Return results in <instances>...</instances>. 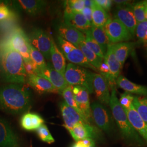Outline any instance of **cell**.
I'll return each instance as SVG.
<instances>
[{
	"mask_svg": "<svg viewBox=\"0 0 147 147\" xmlns=\"http://www.w3.org/2000/svg\"><path fill=\"white\" fill-rule=\"evenodd\" d=\"M31 95L23 84H9L0 87V110L16 115L25 113L31 105Z\"/></svg>",
	"mask_w": 147,
	"mask_h": 147,
	"instance_id": "obj_1",
	"label": "cell"
},
{
	"mask_svg": "<svg viewBox=\"0 0 147 147\" xmlns=\"http://www.w3.org/2000/svg\"><path fill=\"white\" fill-rule=\"evenodd\" d=\"M0 76L8 84H24L27 78L24 61L20 54L11 49H1Z\"/></svg>",
	"mask_w": 147,
	"mask_h": 147,
	"instance_id": "obj_2",
	"label": "cell"
},
{
	"mask_svg": "<svg viewBox=\"0 0 147 147\" xmlns=\"http://www.w3.org/2000/svg\"><path fill=\"white\" fill-rule=\"evenodd\" d=\"M109 105L113 117L116 121L123 137L131 143L142 146L144 142L138 132L132 127L128 119L126 112L121 106L116 95V88L112 89Z\"/></svg>",
	"mask_w": 147,
	"mask_h": 147,
	"instance_id": "obj_3",
	"label": "cell"
},
{
	"mask_svg": "<svg viewBox=\"0 0 147 147\" xmlns=\"http://www.w3.org/2000/svg\"><path fill=\"white\" fill-rule=\"evenodd\" d=\"M93 73L83 67L69 63L64 76L69 85L82 86L87 89L89 93H92Z\"/></svg>",
	"mask_w": 147,
	"mask_h": 147,
	"instance_id": "obj_4",
	"label": "cell"
},
{
	"mask_svg": "<svg viewBox=\"0 0 147 147\" xmlns=\"http://www.w3.org/2000/svg\"><path fill=\"white\" fill-rule=\"evenodd\" d=\"M30 43L28 38L21 28H16L11 33L1 45V49H11L20 54L24 61H31Z\"/></svg>",
	"mask_w": 147,
	"mask_h": 147,
	"instance_id": "obj_5",
	"label": "cell"
},
{
	"mask_svg": "<svg viewBox=\"0 0 147 147\" xmlns=\"http://www.w3.org/2000/svg\"><path fill=\"white\" fill-rule=\"evenodd\" d=\"M58 40L61 51L65 58L71 63L81 67L91 69L94 71L97 70L88 62L82 51L71 43L58 37Z\"/></svg>",
	"mask_w": 147,
	"mask_h": 147,
	"instance_id": "obj_6",
	"label": "cell"
},
{
	"mask_svg": "<svg viewBox=\"0 0 147 147\" xmlns=\"http://www.w3.org/2000/svg\"><path fill=\"white\" fill-rule=\"evenodd\" d=\"M104 29L110 44L128 41L132 37L125 26L115 18H109L104 26Z\"/></svg>",
	"mask_w": 147,
	"mask_h": 147,
	"instance_id": "obj_7",
	"label": "cell"
},
{
	"mask_svg": "<svg viewBox=\"0 0 147 147\" xmlns=\"http://www.w3.org/2000/svg\"><path fill=\"white\" fill-rule=\"evenodd\" d=\"M28 39L32 46L41 53L44 58L47 59L50 58L53 40L46 32L42 29L36 28L31 33Z\"/></svg>",
	"mask_w": 147,
	"mask_h": 147,
	"instance_id": "obj_8",
	"label": "cell"
},
{
	"mask_svg": "<svg viewBox=\"0 0 147 147\" xmlns=\"http://www.w3.org/2000/svg\"><path fill=\"white\" fill-rule=\"evenodd\" d=\"M90 109L95 124L104 131H110L112 128V119L109 110L99 102H93Z\"/></svg>",
	"mask_w": 147,
	"mask_h": 147,
	"instance_id": "obj_9",
	"label": "cell"
},
{
	"mask_svg": "<svg viewBox=\"0 0 147 147\" xmlns=\"http://www.w3.org/2000/svg\"><path fill=\"white\" fill-rule=\"evenodd\" d=\"M60 109L64 123L63 126L68 131L80 123H88L80 111L69 106L64 101L61 104Z\"/></svg>",
	"mask_w": 147,
	"mask_h": 147,
	"instance_id": "obj_10",
	"label": "cell"
},
{
	"mask_svg": "<svg viewBox=\"0 0 147 147\" xmlns=\"http://www.w3.org/2000/svg\"><path fill=\"white\" fill-rule=\"evenodd\" d=\"M114 18L118 20L125 26L132 36L135 34L137 22L131 5H118L115 11Z\"/></svg>",
	"mask_w": 147,
	"mask_h": 147,
	"instance_id": "obj_11",
	"label": "cell"
},
{
	"mask_svg": "<svg viewBox=\"0 0 147 147\" xmlns=\"http://www.w3.org/2000/svg\"><path fill=\"white\" fill-rule=\"evenodd\" d=\"M37 75L47 79L61 94L64 89L69 86L64 75L53 68L51 63L47 64V66L42 70H39Z\"/></svg>",
	"mask_w": 147,
	"mask_h": 147,
	"instance_id": "obj_12",
	"label": "cell"
},
{
	"mask_svg": "<svg viewBox=\"0 0 147 147\" xmlns=\"http://www.w3.org/2000/svg\"><path fill=\"white\" fill-rule=\"evenodd\" d=\"M74 95L80 111L88 123H90L92 113L89 102V92L84 87L80 86L73 87Z\"/></svg>",
	"mask_w": 147,
	"mask_h": 147,
	"instance_id": "obj_13",
	"label": "cell"
},
{
	"mask_svg": "<svg viewBox=\"0 0 147 147\" xmlns=\"http://www.w3.org/2000/svg\"><path fill=\"white\" fill-rule=\"evenodd\" d=\"M104 60L110 69V75L107 79L109 86L112 89L116 88V81L119 76L122 68L115 56L112 44H110L108 46Z\"/></svg>",
	"mask_w": 147,
	"mask_h": 147,
	"instance_id": "obj_14",
	"label": "cell"
},
{
	"mask_svg": "<svg viewBox=\"0 0 147 147\" xmlns=\"http://www.w3.org/2000/svg\"><path fill=\"white\" fill-rule=\"evenodd\" d=\"M107 80L101 74L93 73V88L96 98L101 104L109 105L111 95Z\"/></svg>",
	"mask_w": 147,
	"mask_h": 147,
	"instance_id": "obj_15",
	"label": "cell"
},
{
	"mask_svg": "<svg viewBox=\"0 0 147 147\" xmlns=\"http://www.w3.org/2000/svg\"><path fill=\"white\" fill-rule=\"evenodd\" d=\"M0 147H20L19 138L9 123L0 117Z\"/></svg>",
	"mask_w": 147,
	"mask_h": 147,
	"instance_id": "obj_16",
	"label": "cell"
},
{
	"mask_svg": "<svg viewBox=\"0 0 147 147\" xmlns=\"http://www.w3.org/2000/svg\"><path fill=\"white\" fill-rule=\"evenodd\" d=\"M64 24L78 30L83 33L89 30L92 24L86 19L82 13L64 11Z\"/></svg>",
	"mask_w": 147,
	"mask_h": 147,
	"instance_id": "obj_17",
	"label": "cell"
},
{
	"mask_svg": "<svg viewBox=\"0 0 147 147\" xmlns=\"http://www.w3.org/2000/svg\"><path fill=\"white\" fill-rule=\"evenodd\" d=\"M59 37L79 47L81 43L84 42L85 35L78 30L65 24L59 25L57 28Z\"/></svg>",
	"mask_w": 147,
	"mask_h": 147,
	"instance_id": "obj_18",
	"label": "cell"
},
{
	"mask_svg": "<svg viewBox=\"0 0 147 147\" xmlns=\"http://www.w3.org/2000/svg\"><path fill=\"white\" fill-rule=\"evenodd\" d=\"M132 127L140 136L147 142V123L141 118L133 105L128 110H124Z\"/></svg>",
	"mask_w": 147,
	"mask_h": 147,
	"instance_id": "obj_19",
	"label": "cell"
},
{
	"mask_svg": "<svg viewBox=\"0 0 147 147\" xmlns=\"http://www.w3.org/2000/svg\"><path fill=\"white\" fill-rule=\"evenodd\" d=\"M27 81L30 86L39 92L59 93L49 81L41 76L36 75H28Z\"/></svg>",
	"mask_w": 147,
	"mask_h": 147,
	"instance_id": "obj_20",
	"label": "cell"
},
{
	"mask_svg": "<svg viewBox=\"0 0 147 147\" xmlns=\"http://www.w3.org/2000/svg\"><path fill=\"white\" fill-rule=\"evenodd\" d=\"M69 132L76 142L88 138L93 139L96 135L94 127L85 122L78 124Z\"/></svg>",
	"mask_w": 147,
	"mask_h": 147,
	"instance_id": "obj_21",
	"label": "cell"
},
{
	"mask_svg": "<svg viewBox=\"0 0 147 147\" xmlns=\"http://www.w3.org/2000/svg\"><path fill=\"white\" fill-rule=\"evenodd\" d=\"M16 3L30 16H36L44 10L47 2L41 0H19Z\"/></svg>",
	"mask_w": 147,
	"mask_h": 147,
	"instance_id": "obj_22",
	"label": "cell"
},
{
	"mask_svg": "<svg viewBox=\"0 0 147 147\" xmlns=\"http://www.w3.org/2000/svg\"><path fill=\"white\" fill-rule=\"evenodd\" d=\"M50 59L53 68L64 75L67 67L65 58L53 40L50 51Z\"/></svg>",
	"mask_w": 147,
	"mask_h": 147,
	"instance_id": "obj_23",
	"label": "cell"
},
{
	"mask_svg": "<svg viewBox=\"0 0 147 147\" xmlns=\"http://www.w3.org/2000/svg\"><path fill=\"white\" fill-rule=\"evenodd\" d=\"M117 85L126 92L136 94L147 96V87L132 82L122 75H119L117 79Z\"/></svg>",
	"mask_w": 147,
	"mask_h": 147,
	"instance_id": "obj_24",
	"label": "cell"
},
{
	"mask_svg": "<svg viewBox=\"0 0 147 147\" xmlns=\"http://www.w3.org/2000/svg\"><path fill=\"white\" fill-rule=\"evenodd\" d=\"M44 120L42 117L36 113H25L21 117L20 125L21 127L27 131H33L37 130L44 124Z\"/></svg>",
	"mask_w": 147,
	"mask_h": 147,
	"instance_id": "obj_25",
	"label": "cell"
},
{
	"mask_svg": "<svg viewBox=\"0 0 147 147\" xmlns=\"http://www.w3.org/2000/svg\"><path fill=\"white\" fill-rule=\"evenodd\" d=\"M91 9L92 13V25L96 27H104L110 18L106 11L98 5L95 1L92 2Z\"/></svg>",
	"mask_w": 147,
	"mask_h": 147,
	"instance_id": "obj_26",
	"label": "cell"
},
{
	"mask_svg": "<svg viewBox=\"0 0 147 147\" xmlns=\"http://www.w3.org/2000/svg\"><path fill=\"white\" fill-rule=\"evenodd\" d=\"M92 36L99 45L102 52L105 55L108 46L110 44L109 38L106 35L104 27H96L92 25L90 29Z\"/></svg>",
	"mask_w": 147,
	"mask_h": 147,
	"instance_id": "obj_27",
	"label": "cell"
},
{
	"mask_svg": "<svg viewBox=\"0 0 147 147\" xmlns=\"http://www.w3.org/2000/svg\"><path fill=\"white\" fill-rule=\"evenodd\" d=\"M133 46V44L131 42H122L112 44L115 56L120 63L121 68H123Z\"/></svg>",
	"mask_w": 147,
	"mask_h": 147,
	"instance_id": "obj_28",
	"label": "cell"
},
{
	"mask_svg": "<svg viewBox=\"0 0 147 147\" xmlns=\"http://www.w3.org/2000/svg\"><path fill=\"white\" fill-rule=\"evenodd\" d=\"M78 48L82 51L88 62L98 70L101 64L103 62V59L98 56L95 53L86 47L84 42L80 44Z\"/></svg>",
	"mask_w": 147,
	"mask_h": 147,
	"instance_id": "obj_29",
	"label": "cell"
},
{
	"mask_svg": "<svg viewBox=\"0 0 147 147\" xmlns=\"http://www.w3.org/2000/svg\"><path fill=\"white\" fill-rule=\"evenodd\" d=\"M85 40L84 43L88 48L89 50L95 53L98 56L102 59H104L105 55L102 52L99 45L95 40L94 38L92 36L90 30L84 33Z\"/></svg>",
	"mask_w": 147,
	"mask_h": 147,
	"instance_id": "obj_30",
	"label": "cell"
},
{
	"mask_svg": "<svg viewBox=\"0 0 147 147\" xmlns=\"http://www.w3.org/2000/svg\"><path fill=\"white\" fill-rule=\"evenodd\" d=\"M132 105L142 119L147 123V97L134 96Z\"/></svg>",
	"mask_w": 147,
	"mask_h": 147,
	"instance_id": "obj_31",
	"label": "cell"
},
{
	"mask_svg": "<svg viewBox=\"0 0 147 147\" xmlns=\"http://www.w3.org/2000/svg\"><path fill=\"white\" fill-rule=\"evenodd\" d=\"M30 55L32 62L36 66L38 71L47 66L43 55L31 44L30 46Z\"/></svg>",
	"mask_w": 147,
	"mask_h": 147,
	"instance_id": "obj_32",
	"label": "cell"
},
{
	"mask_svg": "<svg viewBox=\"0 0 147 147\" xmlns=\"http://www.w3.org/2000/svg\"><path fill=\"white\" fill-rule=\"evenodd\" d=\"M73 89V86L69 85L66 88L63 90L61 94L62 95L63 98L64 99V102L67 105L80 111L75 99Z\"/></svg>",
	"mask_w": 147,
	"mask_h": 147,
	"instance_id": "obj_33",
	"label": "cell"
},
{
	"mask_svg": "<svg viewBox=\"0 0 147 147\" xmlns=\"http://www.w3.org/2000/svg\"><path fill=\"white\" fill-rule=\"evenodd\" d=\"M131 6L137 23L146 20V8L143 2L134 3Z\"/></svg>",
	"mask_w": 147,
	"mask_h": 147,
	"instance_id": "obj_34",
	"label": "cell"
},
{
	"mask_svg": "<svg viewBox=\"0 0 147 147\" xmlns=\"http://www.w3.org/2000/svg\"><path fill=\"white\" fill-rule=\"evenodd\" d=\"M84 7V0H70L65 2V11L81 13Z\"/></svg>",
	"mask_w": 147,
	"mask_h": 147,
	"instance_id": "obj_35",
	"label": "cell"
},
{
	"mask_svg": "<svg viewBox=\"0 0 147 147\" xmlns=\"http://www.w3.org/2000/svg\"><path fill=\"white\" fill-rule=\"evenodd\" d=\"M37 135L42 142L47 143L49 144L53 143L55 142V140L49 131L47 126L42 124L37 130Z\"/></svg>",
	"mask_w": 147,
	"mask_h": 147,
	"instance_id": "obj_36",
	"label": "cell"
},
{
	"mask_svg": "<svg viewBox=\"0 0 147 147\" xmlns=\"http://www.w3.org/2000/svg\"><path fill=\"white\" fill-rule=\"evenodd\" d=\"M135 34L138 39L144 44H147V20L137 23Z\"/></svg>",
	"mask_w": 147,
	"mask_h": 147,
	"instance_id": "obj_37",
	"label": "cell"
},
{
	"mask_svg": "<svg viewBox=\"0 0 147 147\" xmlns=\"http://www.w3.org/2000/svg\"><path fill=\"white\" fill-rule=\"evenodd\" d=\"M134 99V96L129 93L125 92L121 94L120 100H119L121 106L124 110L129 109L132 105Z\"/></svg>",
	"mask_w": 147,
	"mask_h": 147,
	"instance_id": "obj_38",
	"label": "cell"
},
{
	"mask_svg": "<svg viewBox=\"0 0 147 147\" xmlns=\"http://www.w3.org/2000/svg\"><path fill=\"white\" fill-rule=\"evenodd\" d=\"M71 147H95V144L93 139L88 138L76 142Z\"/></svg>",
	"mask_w": 147,
	"mask_h": 147,
	"instance_id": "obj_39",
	"label": "cell"
},
{
	"mask_svg": "<svg viewBox=\"0 0 147 147\" xmlns=\"http://www.w3.org/2000/svg\"><path fill=\"white\" fill-rule=\"evenodd\" d=\"M24 67L27 76L32 75H36L38 71V69L36 66L31 61H24Z\"/></svg>",
	"mask_w": 147,
	"mask_h": 147,
	"instance_id": "obj_40",
	"label": "cell"
},
{
	"mask_svg": "<svg viewBox=\"0 0 147 147\" xmlns=\"http://www.w3.org/2000/svg\"><path fill=\"white\" fill-rule=\"evenodd\" d=\"M95 1L105 11H110L113 3V1L111 0H96Z\"/></svg>",
	"mask_w": 147,
	"mask_h": 147,
	"instance_id": "obj_41",
	"label": "cell"
},
{
	"mask_svg": "<svg viewBox=\"0 0 147 147\" xmlns=\"http://www.w3.org/2000/svg\"><path fill=\"white\" fill-rule=\"evenodd\" d=\"M82 14L84 16L86 19L89 21L90 23L92 24V9L90 7H84V9L81 12Z\"/></svg>",
	"mask_w": 147,
	"mask_h": 147,
	"instance_id": "obj_42",
	"label": "cell"
},
{
	"mask_svg": "<svg viewBox=\"0 0 147 147\" xmlns=\"http://www.w3.org/2000/svg\"><path fill=\"white\" fill-rule=\"evenodd\" d=\"M4 1H0V26L5 22V12H4Z\"/></svg>",
	"mask_w": 147,
	"mask_h": 147,
	"instance_id": "obj_43",
	"label": "cell"
},
{
	"mask_svg": "<svg viewBox=\"0 0 147 147\" xmlns=\"http://www.w3.org/2000/svg\"><path fill=\"white\" fill-rule=\"evenodd\" d=\"M113 2H115V3H116V4L119 5V6H121V5H127V3H129V1H113Z\"/></svg>",
	"mask_w": 147,
	"mask_h": 147,
	"instance_id": "obj_44",
	"label": "cell"
},
{
	"mask_svg": "<svg viewBox=\"0 0 147 147\" xmlns=\"http://www.w3.org/2000/svg\"><path fill=\"white\" fill-rule=\"evenodd\" d=\"M93 1H89V0H84V7H92Z\"/></svg>",
	"mask_w": 147,
	"mask_h": 147,
	"instance_id": "obj_45",
	"label": "cell"
},
{
	"mask_svg": "<svg viewBox=\"0 0 147 147\" xmlns=\"http://www.w3.org/2000/svg\"><path fill=\"white\" fill-rule=\"evenodd\" d=\"M143 3H144V5L145 6V8L146 9H147V1H143Z\"/></svg>",
	"mask_w": 147,
	"mask_h": 147,
	"instance_id": "obj_46",
	"label": "cell"
},
{
	"mask_svg": "<svg viewBox=\"0 0 147 147\" xmlns=\"http://www.w3.org/2000/svg\"><path fill=\"white\" fill-rule=\"evenodd\" d=\"M145 19L147 20V9H146V12H145Z\"/></svg>",
	"mask_w": 147,
	"mask_h": 147,
	"instance_id": "obj_47",
	"label": "cell"
}]
</instances>
